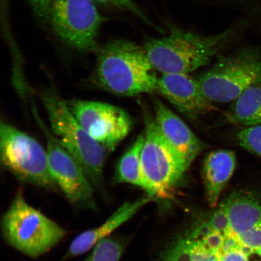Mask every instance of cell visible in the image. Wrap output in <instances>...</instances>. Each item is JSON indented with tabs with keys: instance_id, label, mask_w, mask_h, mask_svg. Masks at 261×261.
I'll return each mask as SVG.
<instances>
[{
	"instance_id": "obj_8",
	"label": "cell",
	"mask_w": 261,
	"mask_h": 261,
	"mask_svg": "<svg viewBox=\"0 0 261 261\" xmlns=\"http://www.w3.org/2000/svg\"><path fill=\"white\" fill-rule=\"evenodd\" d=\"M0 161L19 181L61 192L51 174L46 149L28 134L3 121L0 125Z\"/></svg>"
},
{
	"instance_id": "obj_14",
	"label": "cell",
	"mask_w": 261,
	"mask_h": 261,
	"mask_svg": "<svg viewBox=\"0 0 261 261\" xmlns=\"http://www.w3.org/2000/svg\"><path fill=\"white\" fill-rule=\"evenodd\" d=\"M154 201L146 195L136 201L125 202L100 226L84 231L75 237L63 260L73 258L89 252L101 241L111 237L114 231L135 216L145 204Z\"/></svg>"
},
{
	"instance_id": "obj_9",
	"label": "cell",
	"mask_w": 261,
	"mask_h": 261,
	"mask_svg": "<svg viewBox=\"0 0 261 261\" xmlns=\"http://www.w3.org/2000/svg\"><path fill=\"white\" fill-rule=\"evenodd\" d=\"M198 81L210 102L236 100L249 88L261 86V54L245 49L221 58Z\"/></svg>"
},
{
	"instance_id": "obj_4",
	"label": "cell",
	"mask_w": 261,
	"mask_h": 261,
	"mask_svg": "<svg viewBox=\"0 0 261 261\" xmlns=\"http://www.w3.org/2000/svg\"><path fill=\"white\" fill-rule=\"evenodd\" d=\"M228 29L215 35L202 36L174 30L167 37L147 42L145 48L154 70L162 74L192 72L210 63L233 35Z\"/></svg>"
},
{
	"instance_id": "obj_12",
	"label": "cell",
	"mask_w": 261,
	"mask_h": 261,
	"mask_svg": "<svg viewBox=\"0 0 261 261\" xmlns=\"http://www.w3.org/2000/svg\"><path fill=\"white\" fill-rule=\"evenodd\" d=\"M160 132L188 170L203 149V143L179 117L158 98L153 99Z\"/></svg>"
},
{
	"instance_id": "obj_17",
	"label": "cell",
	"mask_w": 261,
	"mask_h": 261,
	"mask_svg": "<svg viewBox=\"0 0 261 261\" xmlns=\"http://www.w3.org/2000/svg\"><path fill=\"white\" fill-rule=\"evenodd\" d=\"M229 117L246 127L261 125V86L249 88L234 100Z\"/></svg>"
},
{
	"instance_id": "obj_13",
	"label": "cell",
	"mask_w": 261,
	"mask_h": 261,
	"mask_svg": "<svg viewBox=\"0 0 261 261\" xmlns=\"http://www.w3.org/2000/svg\"><path fill=\"white\" fill-rule=\"evenodd\" d=\"M158 92L188 117H194L214 109L198 80L188 74H162L159 78Z\"/></svg>"
},
{
	"instance_id": "obj_11",
	"label": "cell",
	"mask_w": 261,
	"mask_h": 261,
	"mask_svg": "<svg viewBox=\"0 0 261 261\" xmlns=\"http://www.w3.org/2000/svg\"><path fill=\"white\" fill-rule=\"evenodd\" d=\"M67 103L81 125L107 152L114 151L132 129V117L122 108L81 99Z\"/></svg>"
},
{
	"instance_id": "obj_2",
	"label": "cell",
	"mask_w": 261,
	"mask_h": 261,
	"mask_svg": "<svg viewBox=\"0 0 261 261\" xmlns=\"http://www.w3.org/2000/svg\"><path fill=\"white\" fill-rule=\"evenodd\" d=\"M91 82L100 90L123 96L158 92L159 78L145 47L115 40L98 47Z\"/></svg>"
},
{
	"instance_id": "obj_7",
	"label": "cell",
	"mask_w": 261,
	"mask_h": 261,
	"mask_svg": "<svg viewBox=\"0 0 261 261\" xmlns=\"http://www.w3.org/2000/svg\"><path fill=\"white\" fill-rule=\"evenodd\" d=\"M145 143L141 154L144 190L154 201L173 198L187 169L160 132L149 111L143 110Z\"/></svg>"
},
{
	"instance_id": "obj_19",
	"label": "cell",
	"mask_w": 261,
	"mask_h": 261,
	"mask_svg": "<svg viewBox=\"0 0 261 261\" xmlns=\"http://www.w3.org/2000/svg\"><path fill=\"white\" fill-rule=\"evenodd\" d=\"M243 148L261 156V125L245 127L237 135Z\"/></svg>"
},
{
	"instance_id": "obj_3",
	"label": "cell",
	"mask_w": 261,
	"mask_h": 261,
	"mask_svg": "<svg viewBox=\"0 0 261 261\" xmlns=\"http://www.w3.org/2000/svg\"><path fill=\"white\" fill-rule=\"evenodd\" d=\"M35 15L75 50L96 51L103 21L93 0H26Z\"/></svg>"
},
{
	"instance_id": "obj_1",
	"label": "cell",
	"mask_w": 261,
	"mask_h": 261,
	"mask_svg": "<svg viewBox=\"0 0 261 261\" xmlns=\"http://www.w3.org/2000/svg\"><path fill=\"white\" fill-rule=\"evenodd\" d=\"M160 261H261V194L231 192L179 234Z\"/></svg>"
},
{
	"instance_id": "obj_16",
	"label": "cell",
	"mask_w": 261,
	"mask_h": 261,
	"mask_svg": "<svg viewBox=\"0 0 261 261\" xmlns=\"http://www.w3.org/2000/svg\"><path fill=\"white\" fill-rule=\"evenodd\" d=\"M145 133H142L117 163L113 182L114 184H130L143 189L141 154L145 143Z\"/></svg>"
},
{
	"instance_id": "obj_15",
	"label": "cell",
	"mask_w": 261,
	"mask_h": 261,
	"mask_svg": "<svg viewBox=\"0 0 261 261\" xmlns=\"http://www.w3.org/2000/svg\"><path fill=\"white\" fill-rule=\"evenodd\" d=\"M236 155L228 150L212 151L205 158L203 178L208 204L217 206L222 192L233 174Z\"/></svg>"
},
{
	"instance_id": "obj_20",
	"label": "cell",
	"mask_w": 261,
	"mask_h": 261,
	"mask_svg": "<svg viewBox=\"0 0 261 261\" xmlns=\"http://www.w3.org/2000/svg\"><path fill=\"white\" fill-rule=\"evenodd\" d=\"M100 5L121 10H126L133 13L139 17L148 21L144 15L132 0H93Z\"/></svg>"
},
{
	"instance_id": "obj_6",
	"label": "cell",
	"mask_w": 261,
	"mask_h": 261,
	"mask_svg": "<svg viewBox=\"0 0 261 261\" xmlns=\"http://www.w3.org/2000/svg\"><path fill=\"white\" fill-rule=\"evenodd\" d=\"M38 96L48 114L52 134L80 163L93 187L102 189L106 150L91 138L56 91L44 90Z\"/></svg>"
},
{
	"instance_id": "obj_5",
	"label": "cell",
	"mask_w": 261,
	"mask_h": 261,
	"mask_svg": "<svg viewBox=\"0 0 261 261\" xmlns=\"http://www.w3.org/2000/svg\"><path fill=\"white\" fill-rule=\"evenodd\" d=\"M3 238L9 246L37 259L64 240L67 231L57 222L32 206L18 189L1 221Z\"/></svg>"
},
{
	"instance_id": "obj_10",
	"label": "cell",
	"mask_w": 261,
	"mask_h": 261,
	"mask_svg": "<svg viewBox=\"0 0 261 261\" xmlns=\"http://www.w3.org/2000/svg\"><path fill=\"white\" fill-rule=\"evenodd\" d=\"M32 112L46 140V151L51 174L61 192L76 210L96 212L94 187L83 168L55 138L42 121L32 103Z\"/></svg>"
},
{
	"instance_id": "obj_18",
	"label": "cell",
	"mask_w": 261,
	"mask_h": 261,
	"mask_svg": "<svg viewBox=\"0 0 261 261\" xmlns=\"http://www.w3.org/2000/svg\"><path fill=\"white\" fill-rule=\"evenodd\" d=\"M126 246L125 238L111 236L98 243L84 261H120Z\"/></svg>"
}]
</instances>
